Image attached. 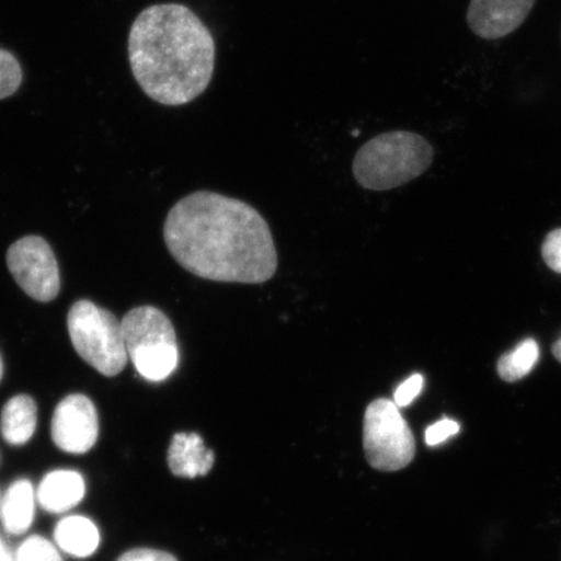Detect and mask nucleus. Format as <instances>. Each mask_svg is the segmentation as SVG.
Listing matches in <instances>:
<instances>
[{"label":"nucleus","instance_id":"f257e3e1","mask_svg":"<svg viewBox=\"0 0 561 561\" xmlns=\"http://www.w3.org/2000/svg\"><path fill=\"white\" fill-rule=\"evenodd\" d=\"M164 241L182 268L215 283L264 284L278 268L268 222L248 203L219 193L196 192L175 203Z\"/></svg>","mask_w":561,"mask_h":561},{"label":"nucleus","instance_id":"f03ea898","mask_svg":"<svg viewBox=\"0 0 561 561\" xmlns=\"http://www.w3.org/2000/svg\"><path fill=\"white\" fill-rule=\"evenodd\" d=\"M128 54L138 85L160 104L191 103L213 80L215 39L184 4H156L140 12L130 27Z\"/></svg>","mask_w":561,"mask_h":561},{"label":"nucleus","instance_id":"7ed1b4c3","mask_svg":"<svg viewBox=\"0 0 561 561\" xmlns=\"http://www.w3.org/2000/svg\"><path fill=\"white\" fill-rule=\"evenodd\" d=\"M434 150L417 133L396 130L368 140L356 152L354 178L367 191L388 192L423 174L433 163Z\"/></svg>","mask_w":561,"mask_h":561},{"label":"nucleus","instance_id":"20e7f679","mask_svg":"<svg viewBox=\"0 0 561 561\" xmlns=\"http://www.w3.org/2000/svg\"><path fill=\"white\" fill-rule=\"evenodd\" d=\"M122 327L129 359L147 381H164L178 369V336L164 312L152 306L133 308Z\"/></svg>","mask_w":561,"mask_h":561},{"label":"nucleus","instance_id":"39448f33","mask_svg":"<svg viewBox=\"0 0 561 561\" xmlns=\"http://www.w3.org/2000/svg\"><path fill=\"white\" fill-rule=\"evenodd\" d=\"M70 341L89 366L105 377L122 374L129 356L122 321L90 300H79L68 313Z\"/></svg>","mask_w":561,"mask_h":561},{"label":"nucleus","instance_id":"423d86ee","mask_svg":"<svg viewBox=\"0 0 561 561\" xmlns=\"http://www.w3.org/2000/svg\"><path fill=\"white\" fill-rule=\"evenodd\" d=\"M363 446L371 468L397 472L415 458V437L399 407L390 399L378 398L364 415Z\"/></svg>","mask_w":561,"mask_h":561},{"label":"nucleus","instance_id":"0eeeda50","mask_svg":"<svg viewBox=\"0 0 561 561\" xmlns=\"http://www.w3.org/2000/svg\"><path fill=\"white\" fill-rule=\"evenodd\" d=\"M7 265L21 289L34 300L47 304L58 297L59 265L44 238L30 236L13 243L7 252Z\"/></svg>","mask_w":561,"mask_h":561},{"label":"nucleus","instance_id":"6e6552de","mask_svg":"<svg viewBox=\"0 0 561 561\" xmlns=\"http://www.w3.org/2000/svg\"><path fill=\"white\" fill-rule=\"evenodd\" d=\"M51 440L59 451L83 456L94 450L101 436L100 413L91 399L83 394H69L55 407Z\"/></svg>","mask_w":561,"mask_h":561},{"label":"nucleus","instance_id":"1a4fd4ad","mask_svg":"<svg viewBox=\"0 0 561 561\" xmlns=\"http://www.w3.org/2000/svg\"><path fill=\"white\" fill-rule=\"evenodd\" d=\"M537 0H471L467 23L482 39L495 41L516 32Z\"/></svg>","mask_w":561,"mask_h":561},{"label":"nucleus","instance_id":"9d476101","mask_svg":"<svg viewBox=\"0 0 561 561\" xmlns=\"http://www.w3.org/2000/svg\"><path fill=\"white\" fill-rule=\"evenodd\" d=\"M37 490L39 508L65 516L79 508L88 495L87 477L73 468H56L42 477Z\"/></svg>","mask_w":561,"mask_h":561},{"label":"nucleus","instance_id":"9b49d317","mask_svg":"<svg viewBox=\"0 0 561 561\" xmlns=\"http://www.w3.org/2000/svg\"><path fill=\"white\" fill-rule=\"evenodd\" d=\"M39 508L37 490L25 477L10 483L0 500V523L7 535L25 537L32 529Z\"/></svg>","mask_w":561,"mask_h":561},{"label":"nucleus","instance_id":"f8f14e48","mask_svg":"<svg viewBox=\"0 0 561 561\" xmlns=\"http://www.w3.org/2000/svg\"><path fill=\"white\" fill-rule=\"evenodd\" d=\"M53 541L65 556L87 560L101 549L102 531L93 518L82 514L60 516L55 524Z\"/></svg>","mask_w":561,"mask_h":561},{"label":"nucleus","instance_id":"ddd939ff","mask_svg":"<svg viewBox=\"0 0 561 561\" xmlns=\"http://www.w3.org/2000/svg\"><path fill=\"white\" fill-rule=\"evenodd\" d=\"M167 460L175 477L196 479L213 471L215 454L198 433H178L168 447Z\"/></svg>","mask_w":561,"mask_h":561},{"label":"nucleus","instance_id":"4468645a","mask_svg":"<svg viewBox=\"0 0 561 561\" xmlns=\"http://www.w3.org/2000/svg\"><path fill=\"white\" fill-rule=\"evenodd\" d=\"M38 427V405L26 394L12 397L0 413V434L7 445H30Z\"/></svg>","mask_w":561,"mask_h":561},{"label":"nucleus","instance_id":"2eb2a0df","mask_svg":"<svg viewBox=\"0 0 561 561\" xmlns=\"http://www.w3.org/2000/svg\"><path fill=\"white\" fill-rule=\"evenodd\" d=\"M539 360V347L535 340H525L497 362V374L503 381L516 382L528 376Z\"/></svg>","mask_w":561,"mask_h":561},{"label":"nucleus","instance_id":"dca6fc26","mask_svg":"<svg viewBox=\"0 0 561 561\" xmlns=\"http://www.w3.org/2000/svg\"><path fill=\"white\" fill-rule=\"evenodd\" d=\"M12 558L13 561H65V553L55 545L53 538L32 535L25 536Z\"/></svg>","mask_w":561,"mask_h":561},{"label":"nucleus","instance_id":"f3484780","mask_svg":"<svg viewBox=\"0 0 561 561\" xmlns=\"http://www.w3.org/2000/svg\"><path fill=\"white\" fill-rule=\"evenodd\" d=\"M23 82V69L16 56L0 48V101L16 93Z\"/></svg>","mask_w":561,"mask_h":561},{"label":"nucleus","instance_id":"a211bd4d","mask_svg":"<svg viewBox=\"0 0 561 561\" xmlns=\"http://www.w3.org/2000/svg\"><path fill=\"white\" fill-rule=\"evenodd\" d=\"M460 432V424L450 419H444L434 423L425 431L427 446L434 447L444 444L445 440Z\"/></svg>","mask_w":561,"mask_h":561},{"label":"nucleus","instance_id":"6ab92c4d","mask_svg":"<svg viewBox=\"0 0 561 561\" xmlns=\"http://www.w3.org/2000/svg\"><path fill=\"white\" fill-rule=\"evenodd\" d=\"M423 388L424 377L419 374L412 375L409 380L398 386L394 392V403L399 409L410 405L420 396Z\"/></svg>","mask_w":561,"mask_h":561},{"label":"nucleus","instance_id":"aec40b11","mask_svg":"<svg viewBox=\"0 0 561 561\" xmlns=\"http://www.w3.org/2000/svg\"><path fill=\"white\" fill-rule=\"evenodd\" d=\"M542 255L552 271L561 273V229L553 230L546 237Z\"/></svg>","mask_w":561,"mask_h":561},{"label":"nucleus","instance_id":"412c9836","mask_svg":"<svg viewBox=\"0 0 561 561\" xmlns=\"http://www.w3.org/2000/svg\"><path fill=\"white\" fill-rule=\"evenodd\" d=\"M116 561H179L178 558L170 552L147 549V547H138L122 553Z\"/></svg>","mask_w":561,"mask_h":561},{"label":"nucleus","instance_id":"4be33fe9","mask_svg":"<svg viewBox=\"0 0 561 561\" xmlns=\"http://www.w3.org/2000/svg\"><path fill=\"white\" fill-rule=\"evenodd\" d=\"M0 561H13L12 553L2 537H0Z\"/></svg>","mask_w":561,"mask_h":561},{"label":"nucleus","instance_id":"5701e85b","mask_svg":"<svg viewBox=\"0 0 561 561\" xmlns=\"http://www.w3.org/2000/svg\"><path fill=\"white\" fill-rule=\"evenodd\" d=\"M553 355H556L557 359L561 363V339L556 342V345L552 347Z\"/></svg>","mask_w":561,"mask_h":561},{"label":"nucleus","instance_id":"b1692460","mask_svg":"<svg viewBox=\"0 0 561 561\" xmlns=\"http://www.w3.org/2000/svg\"><path fill=\"white\" fill-rule=\"evenodd\" d=\"M3 371H4V368H3V360H2V356H0V381H2V378H3Z\"/></svg>","mask_w":561,"mask_h":561},{"label":"nucleus","instance_id":"393cba45","mask_svg":"<svg viewBox=\"0 0 561 561\" xmlns=\"http://www.w3.org/2000/svg\"><path fill=\"white\" fill-rule=\"evenodd\" d=\"M0 500H2V493H0Z\"/></svg>","mask_w":561,"mask_h":561}]
</instances>
